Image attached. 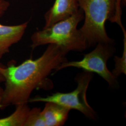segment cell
<instances>
[{"instance_id":"1","label":"cell","mask_w":126,"mask_h":126,"mask_svg":"<svg viewBox=\"0 0 126 126\" xmlns=\"http://www.w3.org/2000/svg\"><path fill=\"white\" fill-rule=\"evenodd\" d=\"M67 53L58 45L50 44L36 59H27L18 65L12 62L8 66L0 64V72L5 82L0 109L28 103L32 92L36 89H51L52 82L47 77L53 70L67 61Z\"/></svg>"},{"instance_id":"12","label":"cell","mask_w":126,"mask_h":126,"mask_svg":"<svg viewBox=\"0 0 126 126\" xmlns=\"http://www.w3.org/2000/svg\"><path fill=\"white\" fill-rule=\"evenodd\" d=\"M9 6V2L7 0H0V17L4 15Z\"/></svg>"},{"instance_id":"2","label":"cell","mask_w":126,"mask_h":126,"mask_svg":"<svg viewBox=\"0 0 126 126\" xmlns=\"http://www.w3.org/2000/svg\"><path fill=\"white\" fill-rule=\"evenodd\" d=\"M84 18L83 11L79 8L69 18L34 32L31 37L32 49L41 45L54 44L68 52L85 50L87 48L86 40L80 30L77 29L79 23Z\"/></svg>"},{"instance_id":"9","label":"cell","mask_w":126,"mask_h":126,"mask_svg":"<svg viewBox=\"0 0 126 126\" xmlns=\"http://www.w3.org/2000/svg\"><path fill=\"white\" fill-rule=\"evenodd\" d=\"M15 111L7 117L0 119V126H24L30 108L27 104L16 106Z\"/></svg>"},{"instance_id":"7","label":"cell","mask_w":126,"mask_h":126,"mask_svg":"<svg viewBox=\"0 0 126 126\" xmlns=\"http://www.w3.org/2000/svg\"><path fill=\"white\" fill-rule=\"evenodd\" d=\"M28 25V22L16 25L0 24V60L9 52L12 45L21 40Z\"/></svg>"},{"instance_id":"3","label":"cell","mask_w":126,"mask_h":126,"mask_svg":"<svg viewBox=\"0 0 126 126\" xmlns=\"http://www.w3.org/2000/svg\"><path fill=\"white\" fill-rule=\"evenodd\" d=\"M78 2L85 17L79 30L87 48L100 43L113 45L114 41L108 36L105 23L115 13L117 0H78Z\"/></svg>"},{"instance_id":"10","label":"cell","mask_w":126,"mask_h":126,"mask_svg":"<svg viewBox=\"0 0 126 126\" xmlns=\"http://www.w3.org/2000/svg\"><path fill=\"white\" fill-rule=\"evenodd\" d=\"M40 108L30 109L24 126H45Z\"/></svg>"},{"instance_id":"6","label":"cell","mask_w":126,"mask_h":126,"mask_svg":"<svg viewBox=\"0 0 126 126\" xmlns=\"http://www.w3.org/2000/svg\"><path fill=\"white\" fill-rule=\"evenodd\" d=\"M79 9L78 0H55L53 6L45 15L44 28L50 27L56 23L69 18Z\"/></svg>"},{"instance_id":"11","label":"cell","mask_w":126,"mask_h":126,"mask_svg":"<svg viewBox=\"0 0 126 126\" xmlns=\"http://www.w3.org/2000/svg\"><path fill=\"white\" fill-rule=\"evenodd\" d=\"M126 48H124L123 53L121 58L115 57V69L113 70V73L114 76L117 77L122 73H126Z\"/></svg>"},{"instance_id":"13","label":"cell","mask_w":126,"mask_h":126,"mask_svg":"<svg viewBox=\"0 0 126 126\" xmlns=\"http://www.w3.org/2000/svg\"><path fill=\"white\" fill-rule=\"evenodd\" d=\"M3 94H4V89L0 86V106L2 101Z\"/></svg>"},{"instance_id":"4","label":"cell","mask_w":126,"mask_h":126,"mask_svg":"<svg viewBox=\"0 0 126 126\" xmlns=\"http://www.w3.org/2000/svg\"><path fill=\"white\" fill-rule=\"evenodd\" d=\"M93 77L92 72L84 71L75 78L78 84L76 89L68 93H57L46 97H36L31 98L28 102H51L70 109L77 110L90 119H95L96 113L88 103L86 92Z\"/></svg>"},{"instance_id":"14","label":"cell","mask_w":126,"mask_h":126,"mask_svg":"<svg viewBox=\"0 0 126 126\" xmlns=\"http://www.w3.org/2000/svg\"><path fill=\"white\" fill-rule=\"evenodd\" d=\"M4 82V78L2 75V74L0 72V82Z\"/></svg>"},{"instance_id":"5","label":"cell","mask_w":126,"mask_h":126,"mask_svg":"<svg viewBox=\"0 0 126 126\" xmlns=\"http://www.w3.org/2000/svg\"><path fill=\"white\" fill-rule=\"evenodd\" d=\"M112 45L99 43L94 50L84 55V58L81 60L64 62L57 67L56 71L69 67L81 68L86 72L96 73L107 81L110 86L116 87L118 85L117 77L109 71L107 67V62L113 56L115 50Z\"/></svg>"},{"instance_id":"8","label":"cell","mask_w":126,"mask_h":126,"mask_svg":"<svg viewBox=\"0 0 126 126\" xmlns=\"http://www.w3.org/2000/svg\"><path fill=\"white\" fill-rule=\"evenodd\" d=\"M70 110L58 104L47 102L41 111L45 126H63L67 120Z\"/></svg>"}]
</instances>
